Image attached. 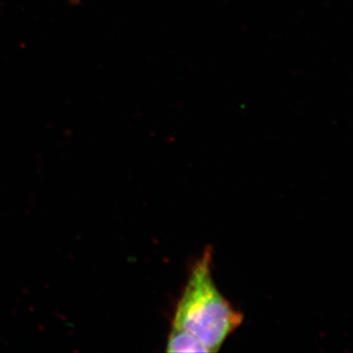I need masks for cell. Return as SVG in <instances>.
Masks as SVG:
<instances>
[{
	"label": "cell",
	"instance_id": "7a4b0ae2",
	"mask_svg": "<svg viewBox=\"0 0 353 353\" xmlns=\"http://www.w3.org/2000/svg\"><path fill=\"white\" fill-rule=\"evenodd\" d=\"M166 352H208L203 343L196 336L183 331L172 328L167 341Z\"/></svg>",
	"mask_w": 353,
	"mask_h": 353
},
{
	"label": "cell",
	"instance_id": "6da1fadb",
	"mask_svg": "<svg viewBox=\"0 0 353 353\" xmlns=\"http://www.w3.org/2000/svg\"><path fill=\"white\" fill-rule=\"evenodd\" d=\"M211 263L212 250L208 246L190 271L174 311L172 328L192 334L208 352H217L241 326L243 316L216 287Z\"/></svg>",
	"mask_w": 353,
	"mask_h": 353
},
{
	"label": "cell",
	"instance_id": "3957f363",
	"mask_svg": "<svg viewBox=\"0 0 353 353\" xmlns=\"http://www.w3.org/2000/svg\"><path fill=\"white\" fill-rule=\"evenodd\" d=\"M70 1H71L72 3H79V2H80V0H70Z\"/></svg>",
	"mask_w": 353,
	"mask_h": 353
}]
</instances>
